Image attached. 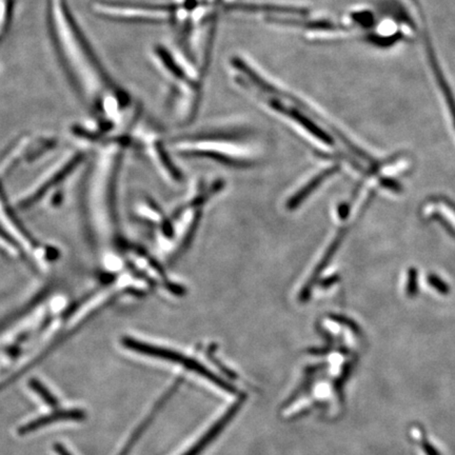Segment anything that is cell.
<instances>
[{
    "mask_svg": "<svg viewBox=\"0 0 455 455\" xmlns=\"http://www.w3.org/2000/svg\"><path fill=\"white\" fill-rule=\"evenodd\" d=\"M47 20L58 59L77 95L96 112L118 120L129 108V96L100 64L66 0H48Z\"/></svg>",
    "mask_w": 455,
    "mask_h": 455,
    "instance_id": "cell-1",
    "label": "cell"
},
{
    "mask_svg": "<svg viewBox=\"0 0 455 455\" xmlns=\"http://www.w3.org/2000/svg\"><path fill=\"white\" fill-rule=\"evenodd\" d=\"M225 188L221 179L202 181L187 200L168 216L166 225L158 235L160 251L169 264L183 255L198 230L204 206Z\"/></svg>",
    "mask_w": 455,
    "mask_h": 455,
    "instance_id": "cell-2",
    "label": "cell"
},
{
    "mask_svg": "<svg viewBox=\"0 0 455 455\" xmlns=\"http://www.w3.org/2000/svg\"><path fill=\"white\" fill-rule=\"evenodd\" d=\"M250 134L247 129L221 127L175 139L173 146L183 156L211 158L227 166L247 168L254 166L258 158L255 150L244 144Z\"/></svg>",
    "mask_w": 455,
    "mask_h": 455,
    "instance_id": "cell-3",
    "label": "cell"
},
{
    "mask_svg": "<svg viewBox=\"0 0 455 455\" xmlns=\"http://www.w3.org/2000/svg\"><path fill=\"white\" fill-rule=\"evenodd\" d=\"M93 11L108 20L122 22H162L176 20L177 8L175 5H146V4L114 3L96 1Z\"/></svg>",
    "mask_w": 455,
    "mask_h": 455,
    "instance_id": "cell-4",
    "label": "cell"
},
{
    "mask_svg": "<svg viewBox=\"0 0 455 455\" xmlns=\"http://www.w3.org/2000/svg\"><path fill=\"white\" fill-rule=\"evenodd\" d=\"M122 343L125 348L131 350V351L137 352V354L150 356V358H158V360H168V362L188 369L191 372L197 373L200 377H206L208 381L212 382L213 384L218 386V387H220L225 391H234V388L230 384L223 381L217 375L213 374L210 370L204 368L202 365L198 364V362H196L193 358H188V356H183V354H179V352L167 349V348L164 347H158V346L151 345V344L135 340V338L129 337V336L128 337L122 338Z\"/></svg>",
    "mask_w": 455,
    "mask_h": 455,
    "instance_id": "cell-5",
    "label": "cell"
},
{
    "mask_svg": "<svg viewBox=\"0 0 455 455\" xmlns=\"http://www.w3.org/2000/svg\"><path fill=\"white\" fill-rule=\"evenodd\" d=\"M133 262L137 268L143 271L144 279L149 284L152 289H160L168 295L179 298L186 293L185 288L172 281L170 275L162 268V264L154 260L144 250L133 249Z\"/></svg>",
    "mask_w": 455,
    "mask_h": 455,
    "instance_id": "cell-6",
    "label": "cell"
},
{
    "mask_svg": "<svg viewBox=\"0 0 455 455\" xmlns=\"http://www.w3.org/2000/svg\"><path fill=\"white\" fill-rule=\"evenodd\" d=\"M139 139L141 144H145L146 152L164 178H166L169 183H181L183 181V174L171 158L169 150L164 147L162 137L153 131L152 132L147 131L141 133Z\"/></svg>",
    "mask_w": 455,
    "mask_h": 455,
    "instance_id": "cell-7",
    "label": "cell"
},
{
    "mask_svg": "<svg viewBox=\"0 0 455 455\" xmlns=\"http://www.w3.org/2000/svg\"><path fill=\"white\" fill-rule=\"evenodd\" d=\"M346 234H347V229L345 227L338 231L337 234L334 237L329 247L326 249L325 253L319 258L318 262L315 264L313 270H311L304 281H302V285H300L298 291V298L300 302H306L311 298V294H312L316 284L318 283L321 273L327 268L328 265L330 264L332 258L335 255L336 251L340 248L342 241L345 239Z\"/></svg>",
    "mask_w": 455,
    "mask_h": 455,
    "instance_id": "cell-8",
    "label": "cell"
},
{
    "mask_svg": "<svg viewBox=\"0 0 455 455\" xmlns=\"http://www.w3.org/2000/svg\"><path fill=\"white\" fill-rule=\"evenodd\" d=\"M340 171V166L338 164H333V166L328 167V168L323 169L321 172L316 173V174L311 176L310 178L307 179V181H302L298 188H294L291 192H290L289 195L286 197L285 200V208L286 210L289 211V212H294L296 209L300 208L302 204H304V200L326 181V179L329 178L332 175L335 174Z\"/></svg>",
    "mask_w": 455,
    "mask_h": 455,
    "instance_id": "cell-9",
    "label": "cell"
},
{
    "mask_svg": "<svg viewBox=\"0 0 455 455\" xmlns=\"http://www.w3.org/2000/svg\"><path fill=\"white\" fill-rule=\"evenodd\" d=\"M241 407V402L233 405L231 408L225 411V414L221 415L220 419H217L216 423L213 424L204 435L200 436V440H196L195 444H192L185 453L181 455H200L221 432L223 431L227 425L230 424L233 417L237 414Z\"/></svg>",
    "mask_w": 455,
    "mask_h": 455,
    "instance_id": "cell-10",
    "label": "cell"
},
{
    "mask_svg": "<svg viewBox=\"0 0 455 455\" xmlns=\"http://www.w3.org/2000/svg\"><path fill=\"white\" fill-rule=\"evenodd\" d=\"M85 417H87V415H85V411L80 410V409H62V410L55 411V412L50 413V414L45 415V416L38 417V419L22 426L18 429V434L26 435V434L32 433V432L37 431L41 428L52 425V424L57 423V421H81L85 419Z\"/></svg>",
    "mask_w": 455,
    "mask_h": 455,
    "instance_id": "cell-11",
    "label": "cell"
},
{
    "mask_svg": "<svg viewBox=\"0 0 455 455\" xmlns=\"http://www.w3.org/2000/svg\"><path fill=\"white\" fill-rule=\"evenodd\" d=\"M425 46L428 59H429L430 64H431L432 71H433L436 81H438V85H440V90H442V95H444L447 104H448L449 110H450L451 116H452L455 126L454 96H453L452 91H451L450 87H449L448 81L444 78V73H442V69H440V62H438L435 53H434L433 48H432L431 41L430 39H426Z\"/></svg>",
    "mask_w": 455,
    "mask_h": 455,
    "instance_id": "cell-12",
    "label": "cell"
},
{
    "mask_svg": "<svg viewBox=\"0 0 455 455\" xmlns=\"http://www.w3.org/2000/svg\"><path fill=\"white\" fill-rule=\"evenodd\" d=\"M14 6L15 0H0V43L9 31Z\"/></svg>",
    "mask_w": 455,
    "mask_h": 455,
    "instance_id": "cell-13",
    "label": "cell"
},
{
    "mask_svg": "<svg viewBox=\"0 0 455 455\" xmlns=\"http://www.w3.org/2000/svg\"><path fill=\"white\" fill-rule=\"evenodd\" d=\"M29 387L48 405V406L51 407V408H57L59 402H58L57 398L54 396V394L41 383L39 379H32L29 382Z\"/></svg>",
    "mask_w": 455,
    "mask_h": 455,
    "instance_id": "cell-14",
    "label": "cell"
},
{
    "mask_svg": "<svg viewBox=\"0 0 455 455\" xmlns=\"http://www.w3.org/2000/svg\"><path fill=\"white\" fill-rule=\"evenodd\" d=\"M407 294L410 298L416 295L417 293V273L415 269H410L408 274V284H407Z\"/></svg>",
    "mask_w": 455,
    "mask_h": 455,
    "instance_id": "cell-15",
    "label": "cell"
},
{
    "mask_svg": "<svg viewBox=\"0 0 455 455\" xmlns=\"http://www.w3.org/2000/svg\"><path fill=\"white\" fill-rule=\"evenodd\" d=\"M428 284L431 285L432 288L436 290V291L440 292V293L447 294L449 292L448 285L444 283L440 277L436 276V275H429L428 276Z\"/></svg>",
    "mask_w": 455,
    "mask_h": 455,
    "instance_id": "cell-16",
    "label": "cell"
},
{
    "mask_svg": "<svg viewBox=\"0 0 455 455\" xmlns=\"http://www.w3.org/2000/svg\"><path fill=\"white\" fill-rule=\"evenodd\" d=\"M354 20L362 27H372L373 16L369 12H360L354 14Z\"/></svg>",
    "mask_w": 455,
    "mask_h": 455,
    "instance_id": "cell-17",
    "label": "cell"
},
{
    "mask_svg": "<svg viewBox=\"0 0 455 455\" xmlns=\"http://www.w3.org/2000/svg\"><path fill=\"white\" fill-rule=\"evenodd\" d=\"M382 183H383L384 187L388 188V189L390 190H393V191H400V190L402 189L400 183L396 181H393V179H383Z\"/></svg>",
    "mask_w": 455,
    "mask_h": 455,
    "instance_id": "cell-18",
    "label": "cell"
},
{
    "mask_svg": "<svg viewBox=\"0 0 455 455\" xmlns=\"http://www.w3.org/2000/svg\"><path fill=\"white\" fill-rule=\"evenodd\" d=\"M54 450L57 453L58 455H72L71 454L70 451L64 446V444H59V442H56L54 444Z\"/></svg>",
    "mask_w": 455,
    "mask_h": 455,
    "instance_id": "cell-19",
    "label": "cell"
},
{
    "mask_svg": "<svg viewBox=\"0 0 455 455\" xmlns=\"http://www.w3.org/2000/svg\"><path fill=\"white\" fill-rule=\"evenodd\" d=\"M350 208L348 204H340V208H338V215H340V218L346 219L349 215Z\"/></svg>",
    "mask_w": 455,
    "mask_h": 455,
    "instance_id": "cell-20",
    "label": "cell"
}]
</instances>
